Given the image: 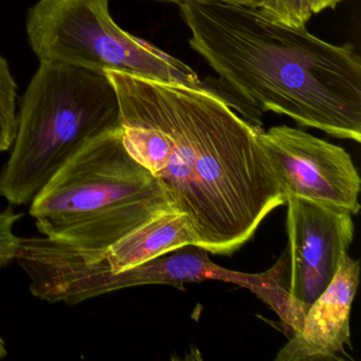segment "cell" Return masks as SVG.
I'll list each match as a JSON object with an SVG mask.
<instances>
[{
    "label": "cell",
    "mask_w": 361,
    "mask_h": 361,
    "mask_svg": "<svg viewBox=\"0 0 361 361\" xmlns=\"http://www.w3.org/2000/svg\"><path fill=\"white\" fill-rule=\"evenodd\" d=\"M128 153L187 216L198 246L230 255L286 204L259 130L219 94L107 71Z\"/></svg>",
    "instance_id": "6da1fadb"
},
{
    "label": "cell",
    "mask_w": 361,
    "mask_h": 361,
    "mask_svg": "<svg viewBox=\"0 0 361 361\" xmlns=\"http://www.w3.org/2000/svg\"><path fill=\"white\" fill-rule=\"evenodd\" d=\"M189 44L214 71V94L255 130L262 116H287L304 128L361 141V59L352 44L337 46L268 20L259 8L179 4Z\"/></svg>",
    "instance_id": "7a4b0ae2"
},
{
    "label": "cell",
    "mask_w": 361,
    "mask_h": 361,
    "mask_svg": "<svg viewBox=\"0 0 361 361\" xmlns=\"http://www.w3.org/2000/svg\"><path fill=\"white\" fill-rule=\"evenodd\" d=\"M32 200L31 216L45 238L92 257L173 209L157 179L126 151L121 128L88 141Z\"/></svg>",
    "instance_id": "3957f363"
},
{
    "label": "cell",
    "mask_w": 361,
    "mask_h": 361,
    "mask_svg": "<svg viewBox=\"0 0 361 361\" xmlns=\"http://www.w3.org/2000/svg\"><path fill=\"white\" fill-rule=\"evenodd\" d=\"M117 128V96L105 73L41 63L23 97L0 196L27 204L88 141Z\"/></svg>",
    "instance_id": "277c9868"
},
{
    "label": "cell",
    "mask_w": 361,
    "mask_h": 361,
    "mask_svg": "<svg viewBox=\"0 0 361 361\" xmlns=\"http://www.w3.org/2000/svg\"><path fill=\"white\" fill-rule=\"evenodd\" d=\"M26 30L39 63L210 90L183 61L122 30L109 13V0H39L29 10Z\"/></svg>",
    "instance_id": "5b68a950"
},
{
    "label": "cell",
    "mask_w": 361,
    "mask_h": 361,
    "mask_svg": "<svg viewBox=\"0 0 361 361\" xmlns=\"http://www.w3.org/2000/svg\"><path fill=\"white\" fill-rule=\"evenodd\" d=\"M257 140L286 202L300 197L359 212L361 179L345 149L287 126L263 130Z\"/></svg>",
    "instance_id": "8992f818"
},
{
    "label": "cell",
    "mask_w": 361,
    "mask_h": 361,
    "mask_svg": "<svg viewBox=\"0 0 361 361\" xmlns=\"http://www.w3.org/2000/svg\"><path fill=\"white\" fill-rule=\"evenodd\" d=\"M288 293L306 310L327 288L354 240L353 214L300 197L287 198Z\"/></svg>",
    "instance_id": "52a82bcc"
},
{
    "label": "cell",
    "mask_w": 361,
    "mask_h": 361,
    "mask_svg": "<svg viewBox=\"0 0 361 361\" xmlns=\"http://www.w3.org/2000/svg\"><path fill=\"white\" fill-rule=\"evenodd\" d=\"M207 280L233 283L259 295L271 283L272 271L259 274L232 271L213 263L206 249L188 245L121 272L111 271L106 263L94 264L86 271L81 291L84 298L90 299L128 287L171 285L183 289L187 283Z\"/></svg>",
    "instance_id": "ba28073f"
},
{
    "label": "cell",
    "mask_w": 361,
    "mask_h": 361,
    "mask_svg": "<svg viewBox=\"0 0 361 361\" xmlns=\"http://www.w3.org/2000/svg\"><path fill=\"white\" fill-rule=\"evenodd\" d=\"M360 276L359 261L346 253L331 284L312 304L299 331L276 355V361L341 359L350 344V319Z\"/></svg>",
    "instance_id": "9c48e42d"
},
{
    "label": "cell",
    "mask_w": 361,
    "mask_h": 361,
    "mask_svg": "<svg viewBox=\"0 0 361 361\" xmlns=\"http://www.w3.org/2000/svg\"><path fill=\"white\" fill-rule=\"evenodd\" d=\"M188 245H198L197 238L187 216L171 209L118 240L106 251L105 259L111 271L121 272Z\"/></svg>",
    "instance_id": "30bf717a"
},
{
    "label": "cell",
    "mask_w": 361,
    "mask_h": 361,
    "mask_svg": "<svg viewBox=\"0 0 361 361\" xmlns=\"http://www.w3.org/2000/svg\"><path fill=\"white\" fill-rule=\"evenodd\" d=\"M18 86L9 64L0 54V153L13 145L18 132Z\"/></svg>",
    "instance_id": "8fae6325"
},
{
    "label": "cell",
    "mask_w": 361,
    "mask_h": 361,
    "mask_svg": "<svg viewBox=\"0 0 361 361\" xmlns=\"http://www.w3.org/2000/svg\"><path fill=\"white\" fill-rule=\"evenodd\" d=\"M259 9L268 20L290 28L305 27L314 16L312 0H268Z\"/></svg>",
    "instance_id": "7c38bea8"
},
{
    "label": "cell",
    "mask_w": 361,
    "mask_h": 361,
    "mask_svg": "<svg viewBox=\"0 0 361 361\" xmlns=\"http://www.w3.org/2000/svg\"><path fill=\"white\" fill-rule=\"evenodd\" d=\"M23 216L11 207L0 213V268L13 262L20 250V238L14 234L13 227Z\"/></svg>",
    "instance_id": "4fadbf2b"
},
{
    "label": "cell",
    "mask_w": 361,
    "mask_h": 361,
    "mask_svg": "<svg viewBox=\"0 0 361 361\" xmlns=\"http://www.w3.org/2000/svg\"><path fill=\"white\" fill-rule=\"evenodd\" d=\"M156 1H164V3L183 4L191 1H219V3L233 4V5L246 6L251 8H261L267 3L268 0H156Z\"/></svg>",
    "instance_id": "5bb4252c"
},
{
    "label": "cell",
    "mask_w": 361,
    "mask_h": 361,
    "mask_svg": "<svg viewBox=\"0 0 361 361\" xmlns=\"http://www.w3.org/2000/svg\"><path fill=\"white\" fill-rule=\"evenodd\" d=\"M342 0H312L314 13H320L323 10L335 9Z\"/></svg>",
    "instance_id": "9a60e30c"
},
{
    "label": "cell",
    "mask_w": 361,
    "mask_h": 361,
    "mask_svg": "<svg viewBox=\"0 0 361 361\" xmlns=\"http://www.w3.org/2000/svg\"><path fill=\"white\" fill-rule=\"evenodd\" d=\"M7 350H6L5 343H4L3 339L0 338V357L6 356Z\"/></svg>",
    "instance_id": "2e32d148"
}]
</instances>
